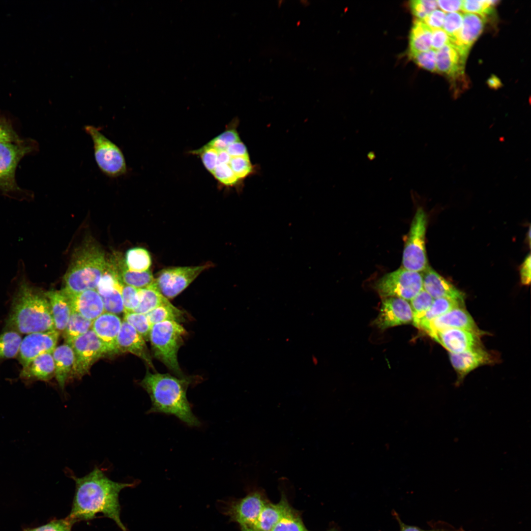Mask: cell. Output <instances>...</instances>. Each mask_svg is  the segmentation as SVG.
Returning a JSON list of instances; mask_svg holds the SVG:
<instances>
[{
    "mask_svg": "<svg viewBox=\"0 0 531 531\" xmlns=\"http://www.w3.org/2000/svg\"><path fill=\"white\" fill-rule=\"evenodd\" d=\"M69 476L75 482V491L68 518L76 523L92 520L101 513L113 520L122 531H127L120 518L119 494L125 488L133 487L134 483L114 481L98 467L82 477L70 472Z\"/></svg>",
    "mask_w": 531,
    "mask_h": 531,
    "instance_id": "obj_1",
    "label": "cell"
},
{
    "mask_svg": "<svg viewBox=\"0 0 531 531\" xmlns=\"http://www.w3.org/2000/svg\"><path fill=\"white\" fill-rule=\"evenodd\" d=\"M192 382L189 377L148 370L140 383L151 399L148 413L173 415L189 426H199L201 423L193 413L186 395Z\"/></svg>",
    "mask_w": 531,
    "mask_h": 531,
    "instance_id": "obj_2",
    "label": "cell"
},
{
    "mask_svg": "<svg viewBox=\"0 0 531 531\" xmlns=\"http://www.w3.org/2000/svg\"><path fill=\"white\" fill-rule=\"evenodd\" d=\"M5 329L26 335L55 329L45 293L25 279L20 282L13 298Z\"/></svg>",
    "mask_w": 531,
    "mask_h": 531,
    "instance_id": "obj_3",
    "label": "cell"
},
{
    "mask_svg": "<svg viewBox=\"0 0 531 531\" xmlns=\"http://www.w3.org/2000/svg\"><path fill=\"white\" fill-rule=\"evenodd\" d=\"M106 263L101 248L93 241H86L72 255L62 290L72 293L96 290Z\"/></svg>",
    "mask_w": 531,
    "mask_h": 531,
    "instance_id": "obj_4",
    "label": "cell"
},
{
    "mask_svg": "<svg viewBox=\"0 0 531 531\" xmlns=\"http://www.w3.org/2000/svg\"><path fill=\"white\" fill-rule=\"evenodd\" d=\"M187 334L184 327L175 321L152 324L149 334L154 357L178 377L184 376L178 364L177 353Z\"/></svg>",
    "mask_w": 531,
    "mask_h": 531,
    "instance_id": "obj_5",
    "label": "cell"
},
{
    "mask_svg": "<svg viewBox=\"0 0 531 531\" xmlns=\"http://www.w3.org/2000/svg\"><path fill=\"white\" fill-rule=\"evenodd\" d=\"M427 216L421 204L418 205L403 250L404 268L422 272L429 266L425 247Z\"/></svg>",
    "mask_w": 531,
    "mask_h": 531,
    "instance_id": "obj_6",
    "label": "cell"
},
{
    "mask_svg": "<svg viewBox=\"0 0 531 531\" xmlns=\"http://www.w3.org/2000/svg\"><path fill=\"white\" fill-rule=\"evenodd\" d=\"M84 129L92 140L95 161L101 172L111 177L124 175L127 167L124 155L119 148L97 128L86 125Z\"/></svg>",
    "mask_w": 531,
    "mask_h": 531,
    "instance_id": "obj_7",
    "label": "cell"
},
{
    "mask_svg": "<svg viewBox=\"0 0 531 531\" xmlns=\"http://www.w3.org/2000/svg\"><path fill=\"white\" fill-rule=\"evenodd\" d=\"M374 289L382 298L396 297L411 300L423 289L421 272L400 268L379 278Z\"/></svg>",
    "mask_w": 531,
    "mask_h": 531,
    "instance_id": "obj_8",
    "label": "cell"
},
{
    "mask_svg": "<svg viewBox=\"0 0 531 531\" xmlns=\"http://www.w3.org/2000/svg\"><path fill=\"white\" fill-rule=\"evenodd\" d=\"M210 264L192 266H173L165 268L154 277V284L167 299H172L183 291Z\"/></svg>",
    "mask_w": 531,
    "mask_h": 531,
    "instance_id": "obj_9",
    "label": "cell"
},
{
    "mask_svg": "<svg viewBox=\"0 0 531 531\" xmlns=\"http://www.w3.org/2000/svg\"><path fill=\"white\" fill-rule=\"evenodd\" d=\"M73 349L75 361L71 376L81 378L87 374L92 365L108 352L92 329L76 338L70 345Z\"/></svg>",
    "mask_w": 531,
    "mask_h": 531,
    "instance_id": "obj_10",
    "label": "cell"
},
{
    "mask_svg": "<svg viewBox=\"0 0 531 531\" xmlns=\"http://www.w3.org/2000/svg\"><path fill=\"white\" fill-rule=\"evenodd\" d=\"M31 150L30 145L21 140L0 142V190L4 193L19 190L15 180L16 167Z\"/></svg>",
    "mask_w": 531,
    "mask_h": 531,
    "instance_id": "obj_11",
    "label": "cell"
},
{
    "mask_svg": "<svg viewBox=\"0 0 531 531\" xmlns=\"http://www.w3.org/2000/svg\"><path fill=\"white\" fill-rule=\"evenodd\" d=\"M59 332L56 329L27 334L22 339L17 357L22 367L46 353L53 352L57 347Z\"/></svg>",
    "mask_w": 531,
    "mask_h": 531,
    "instance_id": "obj_12",
    "label": "cell"
},
{
    "mask_svg": "<svg viewBox=\"0 0 531 531\" xmlns=\"http://www.w3.org/2000/svg\"><path fill=\"white\" fill-rule=\"evenodd\" d=\"M382 299L379 314L373 322L375 326L384 330L413 322V312L407 300L396 297Z\"/></svg>",
    "mask_w": 531,
    "mask_h": 531,
    "instance_id": "obj_13",
    "label": "cell"
},
{
    "mask_svg": "<svg viewBox=\"0 0 531 531\" xmlns=\"http://www.w3.org/2000/svg\"><path fill=\"white\" fill-rule=\"evenodd\" d=\"M265 504L261 494L257 491L253 492L232 503L225 512L240 526L252 527Z\"/></svg>",
    "mask_w": 531,
    "mask_h": 531,
    "instance_id": "obj_14",
    "label": "cell"
},
{
    "mask_svg": "<svg viewBox=\"0 0 531 531\" xmlns=\"http://www.w3.org/2000/svg\"><path fill=\"white\" fill-rule=\"evenodd\" d=\"M449 328H459L479 332L476 325L469 313L460 306L453 308L428 323L422 330L431 336L433 333Z\"/></svg>",
    "mask_w": 531,
    "mask_h": 531,
    "instance_id": "obj_15",
    "label": "cell"
},
{
    "mask_svg": "<svg viewBox=\"0 0 531 531\" xmlns=\"http://www.w3.org/2000/svg\"><path fill=\"white\" fill-rule=\"evenodd\" d=\"M118 352L132 354L154 369L146 340L132 326L123 320L117 339L116 353Z\"/></svg>",
    "mask_w": 531,
    "mask_h": 531,
    "instance_id": "obj_16",
    "label": "cell"
},
{
    "mask_svg": "<svg viewBox=\"0 0 531 531\" xmlns=\"http://www.w3.org/2000/svg\"><path fill=\"white\" fill-rule=\"evenodd\" d=\"M467 57L450 41L436 51V71L456 80L464 75Z\"/></svg>",
    "mask_w": 531,
    "mask_h": 531,
    "instance_id": "obj_17",
    "label": "cell"
},
{
    "mask_svg": "<svg viewBox=\"0 0 531 531\" xmlns=\"http://www.w3.org/2000/svg\"><path fill=\"white\" fill-rule=\"evenodd\" d=\"M477 336L467 330L449 328L437 331L430 336L450 353L458 354L477 347Z\"/></svg>",
    "mask_w": 531,
    "mask_h": 531,
    "instance_id": "obj_18",
    "label": "cell"
},
{
    "mask_svg": "<svg viewBox=\"0 0 531 531\" xmlns=\"http://www.w3.org/2000/svg\"><path fill=\"white\" fill-rule=\"evenodd\" d=\"M67 297L72 311L91 321L105 312L102 299L96 290L69 293L61 290Z\"/></svg>",
    "mask_w": 531,
    "mask_h": 531,
    "instance_id": "obj_19",
    "label": "cell"
},
{
    "mask_svg": "<svg viewBox=\"0 0 531 531\" xmlns=\"http://www.w3.org/2000/svg\"><path fill=\"white\" fill-rule=\"evenodd\" d=\"M423 289L433 298H447L464 303V294L431 267L421 272Z\"/></svg>",
    "mask_w": 531,
    "mask_h": 531,
    "instance_id": "obj_20",
    "label": "cell"
},
{
    "mask_svg": "<svg viewBox=\"0 0 531 531\" xmlns=\"http://www.w3.org/2000/svg\"><path fill=\"white\" fill-rule=\"evenodd\" d=\"M122 321L114 314L104 312L93 321L91 329L106 347L108 354L116 353L117 339Z\"/></svg>",
    "mask_w": 531,
    "mask_h": 531,
    "instance_id": "obj_21",
    "label": "cell"
},
{
    "mask_svg": "<svg viewBox=\"0 0 531 531\" xmlns=\"http://www.w3.org/2000/svg\"><path fill=\"white\" fill-rule=\"evenodd\" d=\"M485 18L473 13L463 15L462 27L456 36L450 42L468 55L470 49L482 32Z\"/></svg>",
    "mask_w": 531,
    "mask_h": 531,
    "instance_id": "obj_22",
    "label": "cell"
},
{
    "mask_svg": "<svg viewBox=\"0 0 531 531\" xmlns=\"http://www.w3.org/2000/svg\"><path fill=\"white\" fill-rule=\"evenodd\" d=\"M450 359L460 379L477 367L493 361L490 354L477 347L461 353H450Z\"/></svg>",
    "mask_w": 531,
    "mask_h": 531,
    "instance_id": "obj_23",
    "label": "cell"
},
{
    "mask_svg": "<svg viewBox=\"0 0 531 531\" xmlns=\"http://www.w3.org/2000/svg\"><path fill=\"white\" fill-rule=\"evenodd\" d=\"M55 375V366L53 352L44 353L23 368L20 377L26 381H47Z\"/></svg>",
    "mask_w": 531,
    "mask_h": 531,
    "instance_id": "obj_24",
    "label": "cell"
},
{
    "mask_svg": "<svg viewBox=\"0 0 531 531\" xmlns=\"http://www.w3.org/2000/svg\"><path fill=\"white\" fill-rule=\"evenodd\" d=\"M45 294L50 304L55 329L62 333L72 312L69 301L62 290H50Z\"/></svg>",
    "mask_w": 531,
    "mask_h": 531,
    "instance_id": "obj_25",
    "label": "cell"
},
{
    "mask_svg": "<svg viewBox=\"0 0 531 531\" xmlns=\"http://www.w3.org/2000/svg\"><path fill=\"white\" fill-rule=\"evenodd\" d=\"M55 366V377L59 386L63 389L71 377L75 356L71 346L64 343L56 347L53 352Z\"/></svg>",
    "mask_w": 531,
    "mask_h": 531,
    "instance_id": "obj_26",
    "label": "cell"
},
{
    "mask_svg": "<svg viewBox=\"0 0 531 531\" xmlns=\"http://www.w3.org/2000/svg\"><path fill=\"white\" fill-rule=\"evenodd\" d=\"M113 258L123 284L143 289L153 283L154 277L149 269L141 272L132 271L127 268L124 259L120 256L115 255Z\"/></svg>",
    "mask_w": 531,
    "mask_h": 531,
    "instance_id": "obj_27",
    "label": "cell"
},
{
    "mask_svg": "<svg viewBox=\"0 0 531 531\" xmlns=\"http://www.w3.org/2000/svg\"><path fill=\"white\" fill-rule=\"evenodd\" d=\"M290 509L284 500L276 504L266 503L252 527L261 531H270Z\"/></svg>",
    "mask_w": 531,
    "mask_h": 531,
    "instance_id": "obj_28",
    "label": "cell"
},
{
    "mask_svg": "<svg viewBox=\"0 0 531 531\" xmlns=\"http://www.w3.org/2000/svg\"><path fill=\"white\" fill-rule=\"evenodd\" d=\"M123 283L105 284L97 286L96 291L100 295L105 312L118 315L124 313V309L121 295Z\"/></svg>",
    "mask_w": 531,
    "mask_h": 531,
    "instance_id": "obj_29",
    "label": "cell"
},
{
    "mask_svg": "<svg viewBox=\"0 0 531 531\" xmlns=\"http://www.w3.org/2000/svg\"><path fill=\"white\" fill-rule=\"evenodd\" d=\"M432 29L422 20L413 22L409 37V54L427 51L431 49Z\"/></svg>",
    "mask_w": 531,
    "mask_h": 531,
    "instance_id": "obj_30",
    "label": "cell"
},
{
    "mask_svg": "<svg viewBox=\"0 0 531 531\" xmlns=\"http://www.w3.org/2000/svg\"><path fill=\"white\" fill-rule=\"evenodd\" d=\"M463 303L447 298H438L434 301L429 309L419 317L413 319V325L422 329L428 323L434 319L447 313L450 310L461 306Z\"/></svg>",
    "mask_w": 531,
    "mask_h": 531,
    "instance_id": "obj_31",
    "label": "cell"
},
{
    "mask_svg": "<svg viewBox=\"0 0 531 531\" xmlns=\"http://www.w3.org/2000/svg\"><path fill=\"white\" fill-rule=\"evenodd\" d=\"M170 302L157 289L153 283L150 286L140 289V300L134 312L146 314L159 306Z\"/></svg>",
    "mask_w": 531,
    "mask_h": 531,
    "instance_id": "obj_32",
    "label": "cell"
},
{
    "mask_svg": "<svg viewBox=\"0 0 531 531\" xmlns=\"http://www.w3.org/2000/svg\"><path fill=\"white\" fill-rule=\"evenodd\" d=\"M93 321L72 311L66 326L62 332L65 343L70 345L76 338L91 329Z\"/></svg>",
    "mask_w": 531,
    "mask_h": 531,
    "instance_id": "obj_33",
    "label": "cell"
},
{
    "mask_svg": "<svg viewBox=\"0 0 531 531\" xmlns=\"http://www.w3.org/2000/svg\"><path fill=\"white\" fill-rule=\"evenodd\" d=\"M22 338L21 334L5 330L0 334V360L17 357Z\"/></svg>",
    "mask_w": 531,
    "mask_h": 531,
    "instance_id": "obj_34",
    "label": "cell"
},
{
    "mask_svg": "<svg viewBox=\"0 0 531 531\" xmlns=\"http://www.w3.org/2000/svg\"><path fill=\"white\" fill-rule=\"evenodd\" d=\"M146 315L151 324L166 321L179 323L184 320V313L170 302L158 306Z\"/></svg>",
    "mask_w": 531,
    "mask_h": 531,
    "instance_id": "obj_35",
    "label": "cell"
},
{
    "mask_svg": "<svg viewBox=\"0 0 531 531\" xmlns=\"http://www.w3.org/2000/svg\"><path fill=\"white\" fill-rule=\"evenodd\" d=\"M124 261L127 268L135 271L148 270L151 265V259L149 252L146 249L141 247L129 249L126 252Z\"/></svg>",
    "mask_w": 531,
    "mask_h": 531,
    "instance_id": "obj_36",
    "label": "cell"
},
{
    "mask_svg": "<svg viewBox=\"0 0 531 531\" xmlns=\"http://www.w3.org/2000/svg\"><path fill=\"white\" fill-rule=\"evenodd\" d=\"M123 320L132 326L146 341L148 340L152 324L146 314L125 312Z\"/></svg>",
    "mask_w": 531,
    "mask_h": 531,
    "instance_id": "obj_37",
    "label": "cell"
},
{
    "mask_svg": "<svg viewBox=\"0 0 531 531\" xmlns=\"http://www.w3.org/2000/svg\"><path fill=\"white\" fill-rule=\"evenodd\" d=\"M497 2V0H462L461 9L465 12L476 13L486 18L487 15L492 13L493 6Z\"/></svg>",
    "mask_w": 531,
    "mask_h": 531,
    "instance_id": "obj_38",
    "label": "cell"
},
{
    "mask_svg": "<svg viewBox=\"0 0 531 531\" xmlns=\"http://www.w3.org/2000/svg\"><path fill=\"white\" fill-rule=\"evenodd\" d=\"M270 531H308L301 520L293 513L291 509L282 518Z\"/></svg>",
    "mask_w": 531,
    "mask_h": 531,
    "instance_id": "obj_39",
    "label": "cell"
},
{
    "mask_svg": "<svg viewBox=\"0 0 531 531\" xmlns=\"http://www.w3.org/2000/svg\"><path fill=\"white\" fill-rule=\"evenodd\" d=\"M434 298L422 289L411 300L410 305L413 312V319L424 314L431 307Z\"/></svg>",
    "mask_w": 531,
    "mask_h": 531,
    "instance_id": "obj_40",
    "label": "cell"
},
{
    "mask_svg": "<svg viewBox=\"0 0 531 531\" xmlns=\"http://www.w3.org/2000/svg\"><path fill=\"white\" fill-rule=\"evenodd\" d=\"M121 295L124 312H133L138 306L140 300V289L122 284Z\"/></svg>",
    "mask_w": 531,
    "mask_h": 531,
    "instance_id": "obj_41",
    "label": "cell"
},
{
    "mask_svg": "<svg viewBox=\"0 0 531 531\" xmlns=\"http://www.w3.org/2000/svg\"><path fill=\"white\" fill-rule=\"evenodd\" d=\"M230 166L240 181L251 174L253 169L249 156H233Z\"/></svg>",
    "mask_w": 531,
    "mask_h": 531,
    "instance_id": "obj_42",
    "label": "cell"
},
{
    "mask_svg": "<svg viewBox=\"0 0 531 531\" xmlns=\"http://www.w3.org/2000/svg\"><path fill=\"white\" fill-rule=\"evenodd\" d=\"M76 522L67 517L63 519H54L41 526L27 529L24 531H71Z\"/></svg>",
    "mask_w": 531,
    "mask_h": 531,
    "instance_id": "obj_43",
    "label": "cell"
},
{
    "mask_svg": "<svg viewBox=\"0 0 531 531\" xmlns=\"http://www.w3.org/2000/svg\"><path fill=\"white\" fill-rule=\"evenodd\" d=\"M410 6L413 14L418 19L423 20L429 14L436 10L437 0H414L410 1Z\"/></svg>",
    "mask_w": 531,
    "mask_h": 531,
    "instance_id": "obj_44",
    "label": "cell"
},
{
    "mask_svg": "<svg viewBox=\"0 0 531 531\" xmlns=\"http://www.w3.org/2000/svg\"><path fill=\"white\" fill-rule=\"evenodd\" d=\"M463 23V14L460 12H452L446 14L443 24V30L452 40L456 36Z\"/></svg>",
    "mask_w": 531,
    "mask_h": 531,
    "instance_id": "obj_45",
    "label": "cell"
},
{
    "mask_svg": "<svg viewBox=\"0 0 531 531\" xmlns=\"http://www.w3.org/2000/svg\"><path fill=\"white\" fill-rule=\"evenodd\" d=\"M436 51L431 49L427 51L409 54V56L419 67L435 72L436 71Z\"/></svg>",
    "mask_w": 531,
    "mask_h": 531,
    "instance_id": "obj_46",
    "label": "cell"
},
{
    "mask_svg": "<svg viewBox=\"0 0 531 531\" xmlns=\"http://www.w3.org/2000/svg\"><path fill=\"white\" fill-rule=\"evenodd\" d=\"M450 41V37L443 29H432L431 49L437 51Z\"/></svg>",
    "mask_w": 531,
    "mask_h": 531,
    "instance_id": "obj_47",
    "label": "cell"
},
{
    "mask_svg": "<svg viewBox=\"0 0 531 531\" xmlns=\"http://www.w3.org/2000/svg\"><path fill=\"white\" fill-rule=\"evenodd\" d=\"M445 15L443 11L436 9L422 21L432 29H442Z\"/></svg>",
    "mask_w": 531,
    "mask_h": 531,
    "instance_id": "obj_48",
    "label": "cell"
},
{
    "mask_svg": "<svg viewBox=\"0 0 531 531\" xmlns=\"http://www.w3.org/2000/svg\"><path fill=\"white\" fill-rule=\"evenodd\" d=\"M21 141L12 126L3 119L0 118V142Z\"/></svg>",
    "mask_w": 531,
    "mask_h": 531,
    "instance_id": "obj_49",
    "label": "cell"
},
{
    "mask_svg": "<svg viewBox=\"0 0 531 531\" xmlns=\"http://www.w3.org/2000/svg\"><path fill=\"white\" fill-rule=\"evenodd\" d=\"M531 254H529L525 259L520 268L521 281L525 285H529L531 282Z\"/></svg>",
    "mask_w": 531,
    "mask_h": 531,
    "instance_id": "obj_50",
    "label": "cell"
},
{
    "mask_svg": "<svg viewBox=\"0 0 531 531\" xmlns=\"http://www.w3.org/2000/svg\"><path fill=\"white\" fill-rule=\"evenodd\" d=\"M394 515L395 516L397 521L398 522L399 525L400 531H461V529L457 530L448 529L445 528H436L429 530H422L418 528V527L408 525L405 524L401 521L398 515L395 512H394Z\"/></svg>",
    "mask_w": 531,
    "mask_h": 531,
    "instance_id": "obj_51",
    "label": "cell"
},
{
    "mask_svg": "<svg viewBox=\"0 0 531 531\" xmlns=\"http://www.w3.org/2000/svg\"><path fill=\"white\" fill-rule=\"evenodd\" d=\"M437 2L444 11L452 13L461 8L462 0H437Z\"/></svg>",
    "mask_w": 531,
    "mask_h": 531,
    "instance_id": "obj_52",
    "label": "cell"
},
{
    "mask_svg": "<svg viewBox=\"0 0 531 531\" xmlns=\"http://www.w3.org/2000/svg\"><path fill=\"white\" fill-rule=\"evenodd\" d=\"M487 83L489 87L495 89L499 88L502 85L500 80L495 75L491 76L488 80Z\"/></svg>",
    "mask_w": 531,
    "mask_h": 531,
    "instance_id": "obj_53",
    "label": "cell"
},
{
    "mask_svg": "<svg viewBox=\"0 0 531 531\" xmlns=\"http://www.w3.org/2000/svg\"><path fill=\"white\" fill-rule=\"evenodd\" d=\"M240 527L241 531H261L251 526H241Z\"/></svg>",
    "mask_w": 531,
    "mask_h": 531,
    "instance_id": "obj_54",
    "label": "cell"
},
{
    "mask_svg": "<svg viewBox=\"0 0 531 531\" xmlns=\"http://www.w3.org/2000/svg\"><path fill=\"white\" fill-rule=\"evenodd\" d=\"M367 157L370 160H372L375 158V154L373 152H370L367 154Z\"/></svg>",
    "mask_w": 531,
    "mask_h": 531,
    "instance_id": "obj_55",
    "label": "cell"
},
{
    "mask_svg": "<svg viewBox=\"0 0 531 531\" xmlns=\"http://www.w3.org/2000/svg\"><path fill=\"white\" fill-rule=\"evenodd\" d=\"M334 531V530H333V531Z\"/></svg>",
    "mask_w": 531,
    "mask_h": 531,
    "instance_id": "obj_56",
    "label": "cell"
}]
</instances>
